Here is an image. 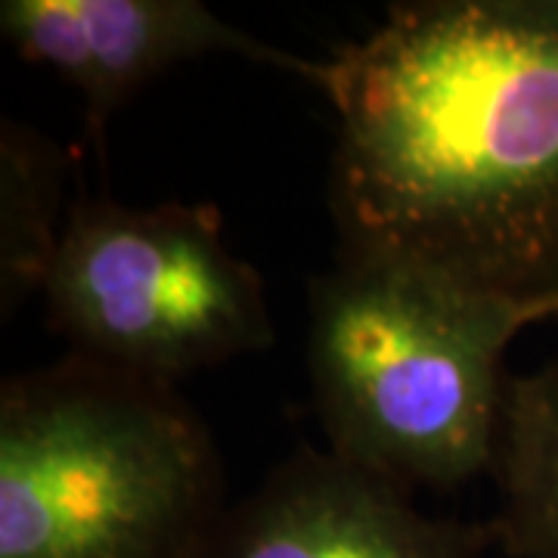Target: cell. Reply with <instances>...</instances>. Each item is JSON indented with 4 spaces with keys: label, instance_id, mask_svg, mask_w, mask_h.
<instances>
[{
    "label": "cell",
    "instance_id": "6da1fadb",
    "mask_svg": "<svg viewBox=\"0 0 558 558\" xmlns=\"http://www.w3.org/2000/svg\"><path fill=\"white\" fill-rule=\"evenodd\" d=\"M339 252L558 311V0L391 3L323 60Z\"/></svg>",
    "mask_w": 558,
    "mask_h": 558
},
{
    "label": "cell",
    "instance_id": "277c9868",
    "mask_svg": "<svg viewBox=\"0 0 558 558\" xmlns=\"http://www.w3.org/2000/svg\"><path fill=\"white\" fill-rule=\"evenodd\" d=\"M40 299L75 357L161 385L274 344L264 279L223 245L215 205L78 196Z\"/></svg>",
    "mask_w": 558,
    "mask_h": 558
},
{
    "label": "cell",
    "instance_id": "7a4b0ae2",
    "mask_svg": "<svg viewBox=\"0 0 558 558\" xmlns=\"http://www.w3.org/2000/svg\"><path fill=\"white\" fill-rule=\"evenodd\" d=\"M524 307L416 264L339 252L307 289V373L326 450L403 490L494 472Z\"/></svg>",
    "mask_w": 558,
    "mask_h": 558
},
{
    "label": "cell",
    "instance_id": "52a82bcc",
    "mask_svg": "<svg viewBox=\"0 0 558 558\" xmlns=\"http://www.w3.org/2000/svg\"><path fill=\"white\" fill-rule=\"evenodd\" d=\"M497 549L512 558H558V363L509 376L499 422Z\"/></svg>",
    "mask_w": 558,
    "mask_h": 558
},
{
    "label": "cell",
    "instance_id": "ba28073f",
    "mask_svg": "<svg viewBox=\"0 0 558 558\" xmlns=\"http://www.w3.org/2000/svg\"><path fill=\"white\" fill-rule=\"evenodd\" d=\"M72 159L25 121L0 119V311L16 314L40 292L72 202Z\"/></svg>",
    "mask_w": 558,
    "mask_h": 558
},
{
    "label": "cell",
    "instance_id": "9c48e42d",
    "mask_svg": "<svg viewBox=\"0 0 558 558\" xmlns=\"http://www.w3.org/2000/svg\"><path fill=\"white\" fill-rule=\"evenodd\" d=\"M556 317H558V311H556Z\"/></svg>",
    "mask_w": 558,
    "mask_h": 558
},
{
    "label": "cell",
    "instance_id": "3957f363",
    "mask_svg": "<svg viewBox=\"0 0 558 558\" xmlns=\"http://www.w3.org/2000/svg\"><path fill=\"white\" fill-rule=\"evenodd\" d=\"M218 444L178 385L69 354L0 388V558H199Z\"/></svg>",
    "mask_w": 558,
    "mask_h": 558
},
{
    "label": "cell",
    "instance_id": "8992f818",
    "mask_svg": "<svg viewBox=\"0 0 558 558\" xmlns=\"http://www.w3.org/2000/svg\"><path fill=\"white\" fill-rule=\"evenodd\" d=\"M490 521L435 519L413 494L329 450L299 447L227 506L199 558H484Z\"/></svg>",
    "mask_w": 558,
    "mask_h": 558
},
{
    "label": "cell",
    "instance_id": "5b68a950",
    "mask_svg": "<svg viewBox=\"0 0 558 558\" xmlns=\"http://www.w3.org/2000/svg\"><path fill=\"white\" fill-rule=\"evenodd\" d=\"M0 35L22 60L78 90L100 149L109 119L180 62L233 53L299 75L311 87L323 81V60L270 47L199 0H3Z\"/></svg>",
    "mask_w": 558,
    "mask_h": 558
}]
</instances>
